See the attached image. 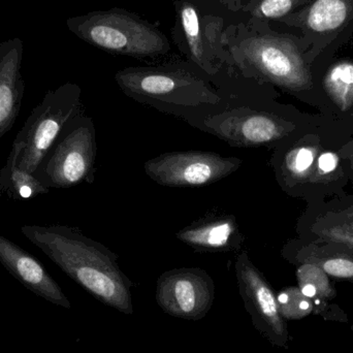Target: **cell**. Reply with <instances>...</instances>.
<instances>
[{
  "label": "cell",
  "mask_w": 353,
  "mask_h": 353,
  "mask_svg": "<svg viewBox=\"0 0 353 353\" xmlns=\"http://www.w3.org/2000/svg\"><path fill=\"white\" fill-rule=\"evenodd\" d=\"M21 232L99 302L124 314L134 313L132 282L107 247L62 224L23 225Z\"/></svg>",
  "instance_id": "6da1fadb"
},
{
  "label": "cell",
  "mask_w": 353,
  "mask_h": 353,
  "mask_svg": "<svg viewBox=\"0 0 353 353\" xmlns=\"http://www.w3.org/2000/svg\"><path fill=\"white\" fill-rule=\"evenodd\" d=\"M115 80L134 101L178 116L193 112L208 116L223 101L205 78L180 64L124 68Z\"/></svg>",
  "instance_id": "7a4b0ae2"
},
{
  "label": "cell",
  "mask_w": 353,
  "mask_h": 353,
  "mask_svg": "<svg viewBox=\"0 0 353 353\" xmlns=\"http://www.w3.org/2000/svg\"><path fill=\"white\" fill-rule=\"evenodd\" d=\"M261 24L263 28L248 33L232 49L239 63L286 90L300 92L312 88L314 74L308 60L309 43L301 35L277 32L267 23Z\"/></svg>",
  "instance_id": "3957f363"
},
{
  "label": "cell",
  "mask_w": 353,
  "mask_h": 353,
  "mask_svg": "<svg viewBox=\"0 0 353 353\" xmlns=\"http://www.w3.org/2000/svg\"><path fill=\"white\" fill-rule=\"evenodd\" d=\"M66 26L85 43L114 55L155 59L171 51L169 39L159 27L124 8L72 17Z\"/></svg>",
  "instance_id": "277c9868"
},
{
  "label": "cell",
  "mask_w": 353,
  "mask_h": 353,
  "mask_svg": "<svg viewBox=\"0 0 353 353\" xmlns=\"http://www.w3.org/2000/svg\"><path fill=\"white\" fill-rule=\"evenodd\" d=\"M97 134L84 114L68 122L32 176L48 189H65L94 181Z\"/></svg>",
  "instance_id": "5b68a950"
},
{
  "label": "cell",
  "mask_w": 353,
  "mask_h": 353,
  "mask_svg": "<svg viewBox=\"0 0 353 353\" xmlns=\"http://www.w3.org/2000/svg\"><path fill=\"white\" fill-rule=\"evenodd\" d=\"M84 113L79 85L68 82L48 91L17 134L23 145L19 169L32 175L68 122Z\"/></svg>",
  "instance_id": "8992f818"
},
{
  "label": "cell",
  "mask_w": 353,
  "mask_h": 353,
  "mask_svg": "<svg viewBox=\"0 0 353 353\" xmlns=\"http://www.w3.org/2000/svg\"><path fill=\"white\" fill-rule=\"evenodd\" d=\"M277 22L300 29L309 63L325 65L353 34V0H312Z\"/></svg>",
  "instance_id": "52a82bcc"
},
{
  "label": "cell",
  "mask_w": 353,
  "mask_h": 353,
  "mask_svg": "<svg viewBox=\"0 0 353 353\" xmlns=\"http://www.w3.org/2000/svg\"><path fill=\"white\" fill-rule=\"evenodd\" d=\"M242 165L236 157L214 152H170L149 159L144 171L151 180L168 187H201L232 175Z\"/></svg>",
  "instance_id": "ba28073f"
},
{
  "label": "cell",
  "mask_w": 353,
  "mask_h": 353,
  "mask_svg": "<svg viewBox=\"0 0 353 353\" xmlns=\"http://www.w3.org/2000/svg\"><path fill=\"white\" fill-rule=\"evenodd\" d=\"M234 271L239 292L256 331L275 347L288 348V323L280 314L277 296L246 251L236 257Z\"/></svg>",
  "instance_id": "9c48e42d"
},
{
  "label": "cell",
  "mask_w": 353,
  "mask_h": 353,
  "mask_svg": "<svg viewBox=\"0 0 353 353\" xmlns=\"http://www.w3.org/2000/svg\"><path fill=\"white\" fill-rule=\"evenodd\" d=\"M214 296L213 279L199 268L171 270L157 280V304L176 319L201 321L211 310Z\"/></svg>",
  "instance_id": "30bf717a"
},
{
  "label": "cell",
  "mask_w": 353,
  "mask_h": 353,
  "mask_svg": "<svg viewBox=\"0 0 353 353\" xmlns=\"http://www.w3.org/2000/svg\"><path fill=\"white\" fill-rule=\"evenodd\" d=\"M199 120L201 124L195 126L234 147L273 144L288 132V126L281 118L247 107L225 109Z\"/></svg>",
  "instance_id": "8fae6325"
},
{
  "label": "cell",
  "mask_w": 353,
  "mask_h": 353,
  "mask_svg": "<svg viewBox=\"0 0 353 353\" xmlns=\"http://www.w3.org/2000/svg\"><path fill=\"white\" fill-rule=\"evenodd\" d=\"M0 263L12 277L33 294L52 304L72 308L61 288L41 261L2 234H0Z\"/></svg>",
  "instance_id": "7c38bea8"
},
{
  "label": "cell",
  "mask_w": 353,
  "mask_h": 353,
  "mask_svg": "<svg viewBox=\"0 0 353 353\" xmlns=\"http://www.w3.org/2000/svg\"><path fill=\"white\" fill-rule=\"evenodd\" d=\"M23 54L24 43L19 37L0 43V140L14 128L24 99Z\"/></svg>",
  "instance_id": "4fadbf2b"
},
{
  "label": "cell",
  "mask_w": 353,
  "mask_h": 353,
  "mask_svg": "<svg viewBox=\"0 0 353 353\" xmlns=\"http://www.w3.org/2000/svg\"><path fill=\"white\" fill-rule=\"evenodd\" d=\"M176 238L201 252H228L244 240L232 215L203 218L179 230Z\"/></svg>",
  "instance_id": "5bb4252c"
},
{
  "label": "cell",
  "mask_w": 353,
  "mask_h": 353,
  "mask_svg": "<svg viewBox=\"0 0 353 353\" xmlns=\"http://www.w3.org/2000/svg\"><path fill=\"white\" fill-rule=\"evenodd\" d=\"M176 32L181 35H174L176 43L180 46L185 55L208 74H214L217 68L212 61V57L205 48L201 37V23L194 4L187 0H176Z\"/></svg>",
  "instance_id": "9a60e30c"
},
{
  "label": "cell",
  "mask_w": 353,
  "mask_h": 353,
  "mask_svg": "<svg viewBox=\"0 0 353 353\" xmlns=\"http://www.w3.org/2000/svg\"><path fill=\"white\" fill-rule=\"evenodd\" d=\"M22 151V143L14 139L6 163L0 170V195H6L16 201L34 199L39 195L46 194L50 190L34 176L19 169L18 161Z\"/></svg>",
  "instance_id": "2e32d148"
},
{
  "label": "cell",
  "mask_w": 353,
  "mask_h": 353,
  "mask_svg": "<svg viewBox=\"0 0 353 353\" xmlns=\"http://www.w3.org/2000/svg\"><path fill=\"white\" fill-rule=\"evenodd\" d=\"M296 259L300 263L317 265L331 277L353 281V253L311 245L300 249Z\"/></svg>",
  "instance_id": "e0dca14e"
},
{
  "label": "cell",
  "mask_w": 353,
  "mask_h": 353,
  "mask_svg": "<svg viewBox=\"0 0 353 353\" xmlns=\"http://www.w3.org/2000/svg\"><path fill=\"white\" fill-rule=\"evenodd\" d=\"M314 232L329 248L353 253V205L321 218Z\"/></svg>",
  "instance_id": "ac0fdd59"
},
{
  "label": "cell",
  "mask_w": 353,
  "mask_h": 353,
  "mask_svg": "<svg viewBox=\"0 0 353 353\" xmlns=\"http://www.w3.org/2000/svg\"><path fill=\"white\" fill-rule=\"evenodd\" d=\"M321 68L325 70L323 86L330 97L343 109L352 107L353 105V60L346 59V58H342V59L333 58ZM319 70H316L314 74Z\"/></svg>",
  "instance_id": "d6986e66"
},
{
  "label": "cell",
  "mask_w": 353,
  "mask_h": 353,
  "mask_svg": "<svg viewBox=\"0 0 353 353\" xmlns=\"http://www.w3.org/2000/svg\"><path fill=\"white\" fill-rule=\"evenodd\" d=\"M299 288L305 296L314 301L317 314L330 313V300L335 298L336 292L332 288L329 276L317 265L302 263L296 272Z\"/></svg>",
  "instance_id": "ffe728a7"
},
{
  "label": "cell",
  "mask_w": 353,
  "mask_h": 353,
  "mask_svg": "<svg viewBox=\"0 0 353 353\" xmlns=\"http://www.w3.org/2000/svg\"><path fill=\"white\" fill-rule=\"evenodd\" d=\"M280 314L285 321H299L317 313L314 301L305 296L299 288H288L277 296Z\"/></svg>",
  "instance_id": "44dd1931"
},
{
  "label": "cell",
  "mask_w": 353,
  "mask_h": 353,
  "mask_svg": "<svg viewBox=\"0 0 353 353\" xmlns=\"http://www.w3.org/2000/svg\"><path fill=\"white\" fill-rule=\"evenodd\" d=\"M312 0H254L250 8L253 20L259 23L279 21L301 10Z\"/></svg>",
  "instance_id": "7402d4cb"
},
{
  "label": "cell",
  "mask_w": 353,
  "mask_h": 353,
  "mask_svg": "<svg viewBox=\"0 0 353 353\" xmlns=\"http://www.w3.org/2000/svg\"><path fill=\"white\" fill-rule=\"evenodd\" d=\"M315 152L312 147L300 146L286 153L282 163L284 175L292 178H303L308 175L315 161Z\"/></svg>",
  "instance_id": "603a6c76"
},
{
  "label": "cell",
  "mask_w": 353,
  "mask_h": 353,
  "mask_svg": "<svg viewBox=\"0 0 353 353\" xmlns=\"http://www.w3.org/2000/svg\"><path fill=\"white\" fill-rule=\"evenodd\" d=\"M339 165V157L335 152L327 151L319 157V169L321 175H327L336 171Z\"/></svg>",
  "instance_id": "cb8c5ba5"
}]
</instances>
